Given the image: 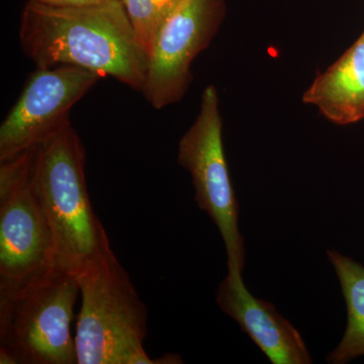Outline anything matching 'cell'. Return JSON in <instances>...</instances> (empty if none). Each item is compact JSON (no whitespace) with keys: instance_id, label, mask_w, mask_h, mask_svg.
<instances>
[{"instance_id":"1","label":"cell","mask_w":364,"mask_h":364,"mask_svg":"<svg viewBox=\"0 0 364 364\" xmlns=\"http://www.w3.org/2000/svg\"><path fill=\"white\" fill-rule=\"evenodd\" d=\"M21 49L37 68L81 67L112 76L143 92L148 58L136 41L122 0L54 7L26 2L20 25Z\"/></svg>"},{"instance_id":"2","label":"cell","mask_w":364,"mask_h":364,"mask_svg":"<svg viewBox=\"0 0 364 364\" xmlns=\"http://www.w3.org/2000/svg\"><path fill=\"white\" fill-rule=\"evenodd\" d=\"M85 162L71 123L33 151V186L51 231L54 267L74 277L112 251L91 205Z\"/></svg>"},{"instance_id":"3","label":"cell","mask_w":364,"mask_h":364,"mask_svg":"<svg viewBox=\"0 0 364 364\" xmlns=\"http://www.w3.org/2000/svg\"><path fill=\"white\" fill-rule=\"evenodd\" d=\"M81 308L77 364H152L144 347L148 310L114 251L76 275Z\"/></svg>"},{"instance_id":"4","label":"cell","mask_w":364,"mask_h":364,"mask_svg":"<svg viewBox=\"0 0 364 364\" xmlns=\"http://www.w3.org/2000/svg\"><path fill=\"white\" fill-rule=\"evenodd\" d=\"M79 296L76 277L57 267L0 291V364H77L71 323Z\"/></svg>"},{"instance_id":"5","label":"cell","mask_w":364,"mask_h":364,"mask_svg":"<svg viewBox=\"0 0 364 364\" xmlns=\"http://www.w3.org/2000/svg\"><path fill=\"white\" fill-rule=\"evenodd\" d=\"M33 151L0 165V291L55 267L51 231L33 186Z\"/></svg>"},{"instance_id":"6","label":"cell","mask_w":364,"mask_h":364,"mask_svg":"<svg viewBox=\"0 0 364 364\" xmlns=\"http://www.w3.org/2000/svg\"><path fill=\"white\" fill-rule=\"evenodd\" d=\"M222 129L218 90L210 85L203 90L195 123L181 139L177 160L193 178L198 208L210 215L221 233L227 251L228 272L242 273L245 249L238 226L239 205L228 169Z\"/></svg>"},{"instance_id":"7","label":"cell","mask_w":364,"mask_h":364,"mask_svg":"<svg viewBox=\"0 0 364 364\" xmlns=\"http://www.w3.org/2000/svg\"><path fill=\"white\" fill-rule=\"evenodd\" d=\"M72 65L37 68L0 127V162L35 149L71 123L70 111L100 80Z\"/></svg>"},{"instance_id":"8","label":"cell","mask_w":364,"mask_h":364,"mask_svg":"<svg viewBox=\"0 0 364 364\" xmlns=\"http://www.w3.org/2000/svg\"><path fill=\"white\" fill-rule=\"evenodd\" d=\"M225 0H179L160 28L148 59L143 95L156 109L176 104L191 85L196 57L215 37Z\"/></svg>"},{"instance_id":"9","label":"cell","mask_w":364,"mask_h":364,"mask_svg":"<svg viewBox=\"0 0 364 364\" xmlns=\"http://www.w3.org/2000/svg\"><path fill=\"white\" fill-rule=\"evenodd\" d=\"M218 305L234 318L273 364H310L312 358L298 330L272 304L254 298L240 272H228L218 289Z\"/></svg>"},{"instance_id":"10","label":"cell","mask_w":364,"mask_h":364,"mask_svg":"<svg viewBox=\"0 0 364 364\" xmlns=\"http://www.w3.org/2000/svg\"><path fill=\"white\" fill-rule=\"evenodd\" d=\"M332 123L350 124L364 119V32L358 40L304 93Z\"/></svg>"},{"instance_id":"11","label":"cell","mask_w":364,"mask_h":364,"mask_svg":"<svg viewBox=\"0 0 364 364\" xmlns=\"http://www.w3.org/2000/svg\"><path fill=\"white\" fill-rule=\"evenodd\" d=\"M327 254L341 284L348 314L343 338L327 361L343 364L364 355V267L337 251L328 250Z\"/></svg>"},{"instance_id":"12","label":"cell","mask_w":364,"mask_h":364,"mask_svg":"<svg viewBox=\"0 0 364 364\" xmlns=\"http://www.w3.org/2000/svg\"><path fill=\"white\" fill-rule=\"evenodd\" d=\"M179 0H122L136 41L149 59L160 28Z\"/></svg>"},{"instance_id":"13","label":"cell","mask_w":364,"mask_h":364,"mask_svg":"<svg viewBox=\"0 0 364 364\" xmlns=\"http://www.w3.org/2000/svg\"><path fill=\"white\" fill-rule=\"evenodd\" d=\"M28 1L47 6L74 7L91 6V4H100L104 0H28Z\"/></svg>"}]
</instances>
